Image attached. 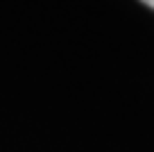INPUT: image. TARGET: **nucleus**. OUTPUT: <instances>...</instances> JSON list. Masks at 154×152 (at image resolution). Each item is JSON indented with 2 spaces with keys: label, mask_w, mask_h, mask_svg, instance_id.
Segmentation results:
<instances>
[{
  "label": "nucleus",
  "mask_w": 154,
  "mask_h": 152,
  "mask_svg": "<svg viewBox=\"0 0 154 152\" xmlns=\"http://www.w3.org/2000/svg\"><path fill=\"white\" fill-rule=\"evenodd\" d=\"M140 2H145L147 7H152V9H154V0H140Z\"/></svg>",
  "instance_id": "1"
}]
</instances>
